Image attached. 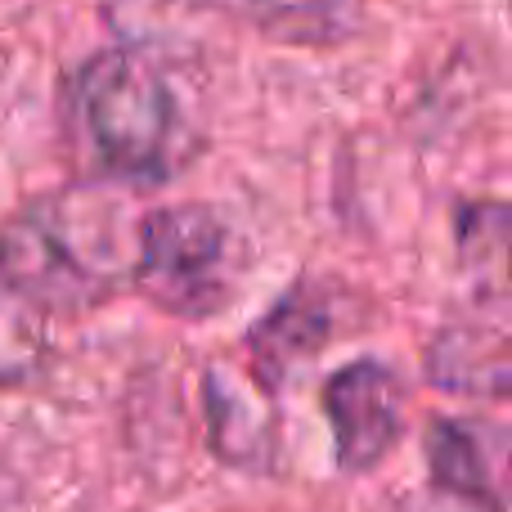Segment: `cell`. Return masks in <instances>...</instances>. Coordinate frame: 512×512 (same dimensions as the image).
Wrapping results in <instances>:
<instances>
[{
    "label": "cell",
    "mask_w": 512,
    "mask_h": 512,
    "mask_svg": "<svg viewBox=\"0 0 512 512\" xmlns=\"http://www.w3.org/2000/svg\"><path fill=\"white\" fill-rule=\"evenodd\" d=\"M68 131L99 180L167 185L189 162V113L144 50H99L68 81Z\"/></svg>",
    "instance_id": "cell-1"
},
{
    "label": "cell",
    "mask_w": 512,
    "mask_h": 512,
    "mask_svg": "<svg viewBox=\"0 0 512 512\" xmlns=\"http://www.w3.org/2000/svg\"><path fill=\"white\" fill-rule=\"evenodd\" d=\"M135 230L122 203L99 189L32 198L0 225V283L45 315L104 306L131 283Z\"/></svg>",
    "instance_id": "cell-2"
},
{
    "label": "cell",
    "mask_w": 512,
    "mask_h": 512,
    "mask_svg": "<svg viewBox=\"0 0 512 512\" xmlns=\"http://www.w3.org/2000/svg\"><path fill=\"white\" fill-rule=\"evenodd\" d=\"M239 279V243L207 203L153 207L135 225L131 288L176 319H207L230 306Z\"/></svg>",
    "instance_id": "cell-3"
},
{
    "label": "cell",
    "mask_w": 512,
    "mask_h": 512,
    "mask_svg": "<svg viewBox=\"0 0 512 512\" xmlns=\"http://www.w3.org/2000/svg\"><path fill=\"white\" fill-rule=\"evenodd\" d=\"M324 423L333 432V459L346 477L373 472L405 432V387L382 360H351L319 391Z\"/></svg>",
    "instance_id": "cell-4"
},
{
    "label": "cell",
    "mask_w": 512,
    "mask_h": 512,
    "mask_svg": "<svg viewBox=\"0 0 512 512\" xmlns=\"http://www.w3.org/2000/svg\"><path fill=\"white\" fill-rule=\"evenodd\" d=\"M504 436L472 418H432L423 436L427 472L441 495L472 512H504Z\"/></svg>",
    "instance_id": "cell-5"
},
{
    "label": "cell",
    "mask_w": 512,
    "mask_h": 512,
    "mask_svg": "<svg viewBox=\"0 0 512 512\" xmlns=\"http://www.w3.org/2000/svg\"><path fill=\"white\" fill-rule=\"evenodd\" d=\"M270 391L230 364H207L203 378V405H207V432L212 450L230 468L243 472H270L274 450H279V418L270 409Z\"/></svg>",
    "instance_id": "cell-6"
},
{
    "label": "cell",
    "mask_w": 512,
    "mask_h": 512,
    "mask_svg": "<svg viewBox=\"0 0 512 512\" xmlns=\"http://www.w3.org/2000/svg\"><path fill=\"white\" fill-rule=\"evenodd\" d=\"M333 328V306L328 297L310 288H292L288 297L274 301L265 319H256L248 333V373L265 391H274L297 364H306Z\"/></svg>",
    "instance_id": "cell-7"
},
{
    "label": "cell",
    "mask_w": 512,
    "mask_h": 512,
    "mask_svg": "<svg viewBox=\"0 0 512 512\" xmlns=\"http://www.w3.org/2000/svg\"><path fill=\"white\" fill-rule=\"evenodd\" d=\"M427 378L436 387L463 391V396H504L508 391V355L499 324H450L432 337L427 351Z\"/></svg>",
    "instance_id": "cell-8"
},
{
    "label": "cell",
    "mask_w": 512,
    "mask_h": 512,
    "mask_svg": "<svg viewBox=\"0 0 512 512\" xmlns=\"http://www.w3.org/2000/svg\"><path fill=\"white\" fill-rule=\"evenodd\" d=\"M225 5L248 18L252 27H261L265 36L319 45L355 23L364 0H225Z\"/></svg>",
    "instance_id": "cell-9"
},
{
    "label": "cell",
    "mask_w": 512,
    "mask_h": 512,
    "mask_svg": "<svg viewBox=\"0 0 512 512\" xmlns=\"http://www.w3.org/2000/svg\"><path fill=\"white\" fill-rule=\"evenodd\" d=\"M50 360V315L0 283V391L23 387Z\"/></svg>",
    "instance_id": "cell-10"
},
{
    "label": "cell",
    "mask_w": 512,
    "mask_h": 512,
    "mask_svg": "<svg viewBox=\"0 0 512 512\" xmlns=\"http://www.w3.org/2000/svg\"><path fill=\"white\" fill-rule=\"evenodd\" d=\"M459 252L468 270H486L495 288H504V261H508V207L504 203H472L459 216Z\"/></svg>",
    "instance_id": "cell-11"
}]
</instances>
